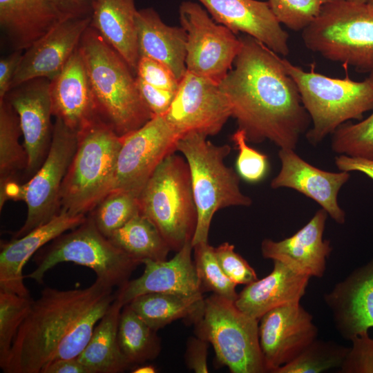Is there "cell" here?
Wrapping results in <instances>:
<instances>
[{"label":"cell","mask_w":373,"mask_h":373,"mask_svg":"<svg viewBox=\"0 0 373 373\" xmlns=\"http://www.w3.org/2000/svg\"><path fill=\"white\" fill-rule=\"evenodd\" d=\"M239 38L233 66L219 84L231 117L248 142L295 150L311 123L298 87L278 54L251 36Z\"/></svg>","instance_id":"cell-1"},{"label":"cell","mask_w":373,"mask_h":373,"mask_svg":"<svg viewBox=\"0 0 373 373\" xmlns=\"http://www.w3.org/2000/svg\"><path fill=\"white\" fill-rule=\"evenodd\" d=\"M115 299L96 278L84 289L45 287L32 301L1 367L5 373H43L52 362L77 358Z\"/></svg>","instance_id":"cell-2"},{"label":"cell","mask_w":373,"mask_h":373,"mask_svg":"<svg viewBox=\"0 0 373 373\" xmlns=\"http://www.w3.org/2000/svg\"><path fill=\"white\" fill-rule=\"evenodd\" d=\"M79 48L99 115L117 135L140 128L154 116L128 65L90 26L83 34Z\"/></svg>","instance_id":"cell-3"},{"label":"cell","mask_w":373,"mask_h":373,"mask_svg":"<svg viewBox=\"0 0 373 373\" xmlns=\"http://www.w3.org/2000/svg\"><path fill=\"white\" fill-rule=\"evenodd\" d=\"M230 151L228 144H213L206 135L199 133L185 134L178 142L177 151L182 154L189 167L197 211L193 247L208 242L211 222L216 211L252 204L251 199L240 189L238 173L224 163Z\"/></svg>","instance_id":"cell-4"},{"label":"cell","mask_w":373,"mask_h":373,"mask_svg":"<svg viewBox=\"0 0 373 373\" xmlns=\"http://www.w3.org/2000/svg\"><path fill=\"white\" fill-rule=\"evenodd\" d=\"M77 149L60 191V212L90 213L113 190L122 140L103 121L78 135Z\"/></svg>","instance_id":"cell-5"},{"label":"cell","mask_w":373,"mask_h":373,"mask_svg":"<svg viewBox=\"0 0 373 373\" xmlns=\"http://www.w3.org/2000/svg\"><path fill=\"white\" fill-rule=\"evenodd\" d=\"M301 36L309 50L328 60L373 70V6L368 3L331 0Z\"/></svg>","instance_id":"cell-6"},{"label":"cell","mask_w":373,"mask_h":373,"mask_svg":"<svg viewBox=\"0 0 373 373\" xmlns=\"http://www.w3.org/2000/svg\"><path fill=\"white\" fill-rule=\"evenodd\" d=\"M285 70L295 82L312 126L305 135L314 145L321 142L343 124L361 120L373 109V83L367 77L355 82L306 72L282 58Z\"/></svg>","instance_id":"cell-7"},{"label":"cell","mask_w":373,"mask_h":373,"mask_svg":"<svg viewBox=\"0 0 373 373\" xmlns=\"http://www.w3.org/2000/svg\"><path fill=\"white\" fill-rule=\"evenodd\" d=\"M140 213L158 229L171 250L191 242L197 211L187 163L173 153L160 163L139 196Z\"/></svg>","instance_id":"cell-8"},{"label":"cell","mask_w":373,"mask_h":373,"mask_svg":"<svg viewBox=\"0 0 373 373\" xmlns=\"http://www.w3.org/2000/svg\"><path fill=\"white\" fill-rule=\"evenodd\" d=\"M36 269L25 276L43 283L47 271L59 263L72 262L91 269L106 285L121 287L139 262L116 246L97 227L88 214L86 220L41 248L34 257Z\"/></svg>","instance_id":"cell-9"},{"label":"cell","mask_w":373,"mask_h":373,"mask_svg":"<svg viewBox=\"0 0 373 373\" xmlns=\"http://www.w3.org/2000/svg\"><path fill=\"white\" fill-rule=\"evenodd\" d=\"M195 334L213 346L218 363L232 373L267 372L259 341V320L235 303L213 294L194 318Z\"/></svg>","instance_id":"cell-10"},{"label":"cell","mask_w":373,"mask_h":373,"mask_svg":"<svg viewBox=\"0 0 373 373\" xmlns=\"http://www.w3.org/2000/svg\"><path fill=\"white\" fill-rule=\"evenodd\" d=\"M48 153L37 173L25 184H19L12 199L27 204L25 223L15 235L23 236L52 219L60 212V191L75 153L78 136L59 118H55Z\"/></svg>","instance_id":"cell-11"},{"label":"cell","mask_w":373,"mask_h":373,"mask_svg":"<svg viewBox=\"0 0 373 373\" xmlns=\"http://www.w3.org/2000/svg\"><path fill=\"white\" fill-rule=\"evenodd\" d=\"M179 20L186 33V70L220 84L233 66L240 38L196 2L180 3Z\"/></svg>","instance_id":"cell-12"},{"label":"cell","mask_w":373,"mask_h":373,"mask_svg":"<svg viewBox=\"0 0 373 373\" xmlns=\"http://www.w3.org/2000/svg\"><path fill=\"white\" fill-rule=\"evenodd\" d=\"M121 137L113 190L139 196L160 163L177 151L182 135L164 115H155L140 128Z\"/></svg>","instance_id":"cell-13"},{"label":"cell","mask_w":373,"mask_h":373,"mask_svg":"<svg viewBox=\"0 0 373 373\" xmlns=\"http://www.w3.org/2000/svg\"><path fill=\"white\" fill-rule=\"evenodd\" d=\"M164 116L182 137L193 132L209 136L220 132L231 109L219 84L186 70Z\"/></svg>","instance_id":"cell-14"},{"label":"cell","mask_w":373,"mask_h":373,"mask_svg":"<svg viewBox=\"0 0 373 373\" xmlns=\"http://www.w3.org/2000/svg\"><path fill=\"white\" fill-rule=\"evenodd\" d=\"M5 98L19 119L23 146L28 157L25 179L29 180L40 169L52 142L54 124L51 122L50 81L46 78L30 79L10 89Z\"/></svg>","instance_id":"cell-15"},{"label":"cell","mask_w":373,"mask_h":373,"mask_svg":"<svg viewBox=\"0 0 373 373\" xmlns=\"http://www.w3.org/2000/svg\"><path fill=\"white\" fill-rule=\"evenodd\" d=\"M259 341L267 372L275 373L317 338L312 315L300 303L274 308L260 318Z\"/></svg>","instance_id":"cell-16"},{"label":"cell","mask_w":373,"mask_h":373,"mask_svg":"<svg viewBox=\"0 0 373 373\" xmlns=\"http://www.w3.org/2000/svg\"><path fill=\"white\" fill-rule=\"evenodd\" d=\"M91 17L61 21L23 53L10 89L36 78L53 80L78 47Z\"/></svg>","instance_id":"cell-17"},{"label":"cell","mask_w":373,"mask_h":373,"mask_svg":"<svg viewBox=\"0 0 373 373\" xmlns=\"http://www.w3.org/2000/svg\"><path fill=\"white\" fill-rule=\"evenodd\" d=\"M278 157L281 167L271 180L273 189L289 188L312 199L336 223L343 224L345 213L339 206L338 195L349 180V172H330L308 163L295 150L280 149Z\"/></svg>","instance_id":"cell-18"},{"label":"cell","mask_w":373,"mask_h":373,"mask_svg":"<svg viewBox=\"0 0 373 373\" xmlns=\"http://www.w3.org/2000/svg\"><path fill=\"white\" fill-rule=\"evenodd\" d=\"M341 336L350 341L373 327V258L323 295Z\"/></svg>","instance_id":"cell-19"},{"label":"cell","mask_w":373,"mask_h":373,"mask_svg":"<svg viewBox=\"0 0 373 373\" xmlns=\"http://www.w3.org/2000/svg\"><path fill=\"white\" fill-rule=\"evenodd\" d=\"M50 97L52 116L61 119L77 135L102 121L79 44L61 73L50 81Z\"/></svg>","instance_id":"cell-20"},{"label":"cell","mask_w":373,"mask_h":373,"mask_svg":"<svg viewBox=\"0 0 373 373\" xmlns=\"http://www.w3.org/2000/svg\"><path fill=\"white\" fill-rule=\"evenodd\" d=\"M213 19L233 32H244L270 50L285 57L289 53V35L267 1L258 0H198Z\"/></svg>","instance_id":"cell-21"},{"label":"cell","mask_w":373,"mask_h":373,"mask_svg":"<svg viewBox=\"0 0 373 373\" xmlns=\"http://www.w3.org/2000/svg\"><path fill=\"white\" fill-rule=\"evenodd\" d=\"M193 250L191 242H188L170 260H144L143 274L118 288L115 298L124 306L135 298L149 293L203 294L191 256Z\"/></svg>","instance_id":"cell-22"},{"label":"cell","mask_w":373,"mask_h":373,"mask_svg":"<svg viewBox=\"0 0 373 373\" xmlns=\"http://www.w3.org/2000/svg\"><path fill=\"white\" fill-rule=\"evenodd\" d=\"M328 214L318 209L310 220L294 235L280 241L265 238L261 243L264 258L277 260L310 278H322L332 247L323 239Z\"/></svg>","instance_id":"cell-23"},{"label":"cell","mask_w":373,"mask_h":373,"mask_svg":"<svg viewBox=\"0 0 373 373\" xmlns=\"http://www.w3.org/2000/svg\"><path fill=\"white\" fill-rule=\"evenodd\" d=\"M87 216L61 211L48 222L22 237L1 242L0 252V291L30 296L23 280V269L41 248L61 234L83 223Z\"/></svg>","instance_id":"cell-24"},{"label":"cell","mask_w":373,"mask_h":373,"mask_svg":"<svg viewBox=\"0 0 373 373\" xmlns=\"http://www.w3.org/2000/svg\"><path fill=\"white\" fill-rule=\"evenodd\" d=\"M273 262L271 272L246 285L234 302L240 310L258 320L274 308L300 303L310 279L281 262Z\"/></svg>","instance_id":"cell-25"},{"label":"cell","mask_w":373,"mask_h":373,"mask_svg":"<svg viewBox=\"0 0 373 373\" xmlns=\"http://www.w3.org/2000/svg\"><path fill=\"white\" fill-rule=\"evenodd\" d=\"M63 19L53 0H0V28L14 50H25Z\"/></svg>","instance_id":"cell-26"},{"label":"cell","mask_w":373,"mask_h":373,"mask_svg":"<svg viewBox=\"0 0 373 373\" xmlns=\"http://www.w3.org/2000/svg\"><path fill=\"white\" fill-rule=\"evenodd\" d=\"M135 21L140 57L162 63L180 82L186 72L184 28L166 24L153 8L137 10Z\"/></svg>","instance_id":"cell-27"},{"label":"cell","mask_w":373,"mask_h":373,"mask_svg":"<svg viewBox=\"0 0 373 373\" xmlns=\"http://www.w3.org/2000/svg\"><path fill=\"white\" fill-rule=\"evenodd\" d=\"M134 0H95L90 26L126 62L134 75L140 55Z\"/></svg>","instance_id":"cell-28"},{"label":"cell","mask_w":373,"mask_h":373,"mask_svg":"<svg viewBox=\"0 0 373 373\" xmlns=\"http://www.w3.org/2000/svg\"><path fill=\"white\" fill-rule=\"evenodd\" d=\"M123 307L115 298L95 327L86 346L77 357L90 373H119L131 367L120 350L117 339Z\"/></svg>","instance_id":"cell-29"},{"label":"cell","mask_w":373,"mask_h":373,"mask_svg":"<svg viewBox=\"0 0 373 373\" xmlns=\"http://www.w3.org/2000/svg\"><path fill=\"white\" fill-rule=\"evenodd\" d=\"M203 294L191 296L149 293L128 303L133 311L155 331L178 319L192 322L204 305Z\"/></svg>","instance_id":"cell-30"},{"label":"cell","mask_w":373,"mask_h":373,"mask_svg":"<svg viewBox=\"0 0 373 373\" xmlns=\"http://www.w3.org/2000/svg\"><path fill=\"white\" fill-rule=\"evenodd\" d=\"M22 135L17 113L6 99H0V193L26 176L28 157L19 139Z\"/></svg>","instance_id":"cell-31"},{"label":"cell","mask_w":373,"mask_h":373,"mask_svg":"<svg viewBox=\"0 0 373 373\" xmlns=\"http://www.w3.org/2000/svg\"><path fill=\"white\" fill-rule=\"evenodd\" d=\"M108 238L140 264L144 260H166L171 251L156 226L140 212Z\"/></svg>","instance_id":"cell-32"},{"label":"cell","mask_w":373,"mask_h":373,"mask_svg":"<svg viewBox=\"0 0 373 373\" xmlns=\"http://www.w3.org/2000/svg\"><path fill=\"white\" fill-rule=\"evenodd\" d=\"M156 332L128 304L122 307L117 339L120 350L130 366L143 364L158 356L161 343Z\"/></svg>","instance_id":"cell-33"},{"label":"cell","mask_w":373,"mask_h":373,"mask_svg":"<svg viewBox=\"0 0 373 373\" xmlns=\"http://www.w3.org/2000/svg\"><path fill=\"white\" fill-rule=\"evenodd\" d=\"M350 347L331 341H312L295 359L275 373H321L340 367Z\"/></svg>","instance_id":"cell-34"},{"label":"cell","mask_w":373,"mask_h":373,"mask_svg":"<svg viewBox=\"0 0 373 373\" xmlns=\"http://www.w3.org/2000/svg\"><path fill=\"white\" fill-rule=\"evenodd\" d=\"M138 196L120 190H113L88 214L99 230L106 237L139 213Z\"/></svg>","instance_id":"cell-35"},{"label":"cell","mask_w":373,"mask_h":373,"mask_svg":"<svg viewBox=\"0 0 373 373\" xmlns=\"http://www.w3.org/2000/svg\"><path fill=\"white\" fill-rule=\"evenodd\" d=\"M194 264L204 291L213 294L235 302L238 294L237 284L231 280L223 272L217 260L214 247L209 242L193 247Z\"/></svg>","instance_id":"cell-36"},{"label":"cell","mask_w":373,"mask_h":373,"mask_svg":"<svg viewBox=\"0 0 373 373\" xmlns=\"http://www.w3.org/2000/svg\"><path fill=\"white\" fill-rule=\"evenodd\" d=\"M367 77L373 83V70ZM332 135L334 152L373 159V113L358 123L343 124Z\"/></svg>","instance_id":"cell-37"},{"label":"cell","mask_w":373,"mask_h":373,"mask_svg":"<svg viewBox=\"0 0 373 373\" xmlns=\"http://www.w3.org/2000/svg\"><path fill=\"white\" fill-rule=\"evenodd\" d=\"M33 299L0 291V367L6 361L12 342Z\"/></svg>","instance_id":"cell-38"},{"label":"cell","mask_w":373,"mask_h":373,"mask_svg":"<svg viewBox=\"0 0 373 373\" xmlns=\"http://www.w3.org/2000/svg\"><path fill=\"white\" fill-rule=\"evenodd\" d=\"M331 0H268L280 23L294 31H302L319 15Z\"/></svg>","instance_id":"cell-39"},{"label":"cell","mask_w":373,"mask_h":373,"mask_svg":"<svg viewBox=\"0 0 373 373\" xmlns=\"http://www.w3.org/2000/svg\"><path fill=\"white\" fill-rule=\"evenodd\" d=\"M231 140L238 151L236 166L239 176L250 183L261 181L268 172L267 156L249 146L245 133L240 128L232 135Z\"/></svg>","instance_id":"cell-40"},{"label":"cell","mask_w":373,"mask_h":373,"mask_svg":"<svg viewBox=\"0 0 373 373\" xmlns=\"http://www.w3.org/2000/svg\"><path fill=\"white\" fill-rule=\"evenodd\" d=\"M219 265L225 275L237 285H248L258 279L253 267L240 254L234 251V246L223 242L214 247Z\"/></svg>","instance_id":"cell-41"},{"label":"cell","mask_w":373,"mask_h":373,"mask_svg":"<svg viewBox=\"0 0 373 373\" xmlns=\"http://www.w3.org/2000/svg\"><path fill=\"white\" fill-rule=\"evenodd\" d=\"M345 358L339 367L342 373H373V339L368 332L363 333L350 340Z\"/></svg>","instance_id":"cell-42"},{"label":"cell","mask_w":373,"mask_h":373,"mask_svg":"<svg viewBox=\"0 0 373 373\" xmlns=\"http://www.w3.org/2000/svg\"><path fill=\"white\" fill-rule=\"evenodd\" d=\"M136 77L155 87L176 92L180 82L166 65L155 59L140 57Z\"/></svg>","instance_id":"cell-43"},{"label":"cell","mask_w":373,"mask_h":373,"mask_svg":"<svg viewBox=\"0 0 373 373\" xmlns=\"http://www.w3.org/2000/svg\"><path fill=\"white\" fill-rule=\"evenodd\" d=\"M139 93L153 115H164L171 105L176 92L151 86L136 77Z\"/></svg>","instance_id":"cell-44"},{"label":"cell","mask_w":373,"mask_h":373,"mask_svg":"<svg viewBox=\"0 0 373 373\" xmlns=\"http://www.w3.org/2000/svg\"><path fill=\"white\" fill-rule=\"evenodd\" d=\"M209 342L198 336H191L186 344L185 363L187 367L195 373H207Z\"/></svg>","instance_id":"cell-45"},{"label":"cell","mask_w":373,"mask_h":373,"mask_svg":"<svg viewBox=\"0 0 373 373\" xmlns=\"http://www.w3.org/2000/svg\"><path fill=\"white\" fill-rule=\"evenodd\" d=\"M23 50H14L0 59V99L10 90L12 80L21 62Z\"/></svg>","instance_id":"cell-46"},{"label":"cell","mask_w":373,"mask_h":373,"mask_svg":"<svg viewBox=\"0 0 373 373\" xmlns=\"http://www.w3.org/2000/svg\"><path fill=\"white\" fill-rule=\"evenodd\" d=\"M63 19L91 17L95 0H53Z\"/></svg>","instance_id":"cell-47"},{"label":"cell","mask_w":373,"mask_h":373,"mask_svg":"<svg viewBox=\"0 0 373 373\" xmlns=\"http://www.w3.org/2000/svg\"><path fill=\"white\" fill-rule=\"evenodd\" d=\"M335 164L341 171H359L373 180V159L341 154L335 157Z\"/></svg>","instance_id":"cell-48"},{"label":"cell","mask_w":373,"mask_h":373,"mask_svg":"<svg viewBox=\"0 0 373 373\" xmlns=\"http://www.w3.org/2000/svg\"><path fill=\"white\" fill-rule=\"evenodd\" d=\"M43 373H90L77 358H61L50 363Z\"/></svg>","instance_id":"cell-49"},{"label":"cell","mask_w":373,"mask_h":373,"mask_svg":"<svg viewBox=\"0 0 373 373\" xmlns=\"http://www.w3.org/2000/svg\"><path fill=\"white\" fill-rule=\"evenodd\" d=\"M155 367L152 365H140L133 369V373H155Z\"/></svg>","instance_id":"cell-50"},{"label":"cell","mask_w":373,"mask_h":373,"mask_svg":"<svg viewBox=\"0 0 373 373\" xmlns=\"http://www.w3.org/2000/svg\"><path fill=\"white\" fill-rule=\"evenodd\" d=\"M352 2H356V3H367L368 0H347Z\"/></svg>","instance_id":"cell-51"},{"label":"cell","mask_w":373,"mask_h":373,"mask_svg":"<svg viewBox=\"0 0 373 373\" xmlns=\"http://www.w3.org/2000/svg\"><path fill=\"white\" fill-rule=\"evenodd\" d=\"M367 3L373 6V0H368Z\"/></svg>","instance_id":"cell-52"}]
</instances>
